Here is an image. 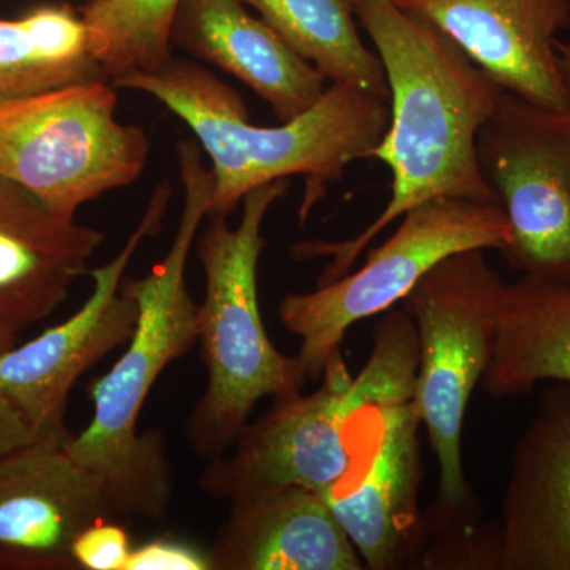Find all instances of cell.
I'll list each match as a JSON object with an SVG mask.
<instances>
[{"mask_svg":"<svg viewBox=\"0 0 570 570\" xmlns=\"http://www.w3.org/2000/svg\"><path fill=\"white\" fill-rule=\"evenodd\" d=\"M354 9L387 77L389 129L371 159L392 171V197L354 238L292 247L295 261L328 258L317 285L347 275L379 234L423 202L453 197L498 204L480 168L478 137L502 89L436 26L393 0H354Z\"/></svg>","mask_w":570,"mask_h":570,"instance_id":"obj_1","label":"cell"},{"mask_svg":"<svg viewBox=\"0 0 570 570\" xmlns=\"http://www.w3.org/2000/svg\"><path fill=\"white\" fill-rule=\"evenodd\" d=\"M184 187L178 232L167 255L142 277L122 279L138 306L137 328L115 366L91 385L94 415L66 452L102 479L118 517L160 520L174 499L167 441L159 430L138 433L142 406L165 367L198 341V305L186 266L213 200V175L194 140L176 146Z\"/></svg>","mask_w":570,"mask_h":570,"instance_id":"obj_2","label":"cell"},{"mask_svg":"<svg viewBox=\"0 0 570 570\" xmlns=\"http://www.w3.org/2000/svg\"><path fill=\"white\" fill-rule=\"evenodd\" d=\"M153 96L193 130L212 163L208 214L230 216L247 194L265 184L302 176L299 220L340 181L347 165L371 159L389 129L387 100L333 82L309 110L276 127L249 122L245 100L212 70L171 56L151 71L112 80Z\"/></svg>","mask_w":570,"mask_h":570,"instance_id":"obj_3","label":"cell"},{"mask_svg":"<svg viewBox=\"0 0 570 570\" xmlns=\"http://www.w3.org/2000/svg\"><path fill=\"white\" fill-rule=\"evenodd\" d=\"M417 367L414 321L406 309L392 307L374 326L373 351L356 376L337 352L316 392L273 401L228 452L209 460L200 489L228 502L291 487L318 494L335 489L365 452L374 406L415 385Z\"/></svg>","mask_w":570,"mask_h":570,"instance_id":"obj_4","label":"cell"},{"mask_svg":"<svg viewBox=\"0 0 570 570\" xmlns=\"http://www.w3.org/2000/svg\"><path fill=\"white\" fill-rule=\"evenodd\" d=\"M287 189L288 179H281L250 190L242 223L232 228L227 216L208 214L204 234L195 239L206 277L198 343L208 382L187 419L186 436L206 461L230 450L258 401L294 396L307 382L298 356L281 354L269 340L258 306L262 227Z\"/></svg>","mask_w":570,"mask_h":570,"instance_id":"obj_5","label":"cell"},{"mask_svg":"<svg viewBox=\"0 0 570 570\" xmlns=\"http://www.w3.org/2000/svg\"><path fill=\"white\" fill-rule=\"evenodd\" d=\"M505 285L483 249H471L439 262L403 299L419 337L415 409L439 464L436 498L425 513L426 543L480 528L461 439L472 393L490 363Z\"/></svg>","mask_w":570,"mask_h":570,"instance_id":"obj_6","label":"cell"},{"mask_svg":"<svg viewBox=\"0 0 570 570\" xmlns=\"http://www.w3.org/2000/svg\"><path fill=\"white\" fill-rule=\"evenodd\" d=\"M108 80L70 82L0 104V176L56 216L77 220L94 198L130 186L148 163V135L122 124Z\"/></svg>","mask_w":570,"mask_h":570,"instance_id":"obj_7","label":"cell"},{"mask_svg":"<svg viewBox=\"0 0 570 570\" xmlns=\"http://www.w3.org/2000/svg\"><path fill=\"white\" fill-rule=\"evenodd\" d=\"M509 242L508 217L498 204L439 197L409 209L395 234L367 254L362 268L281 299L277 313L299 337L296 356L307 381H321L352 325L403 302L439 262L463 250L501 253Z\"/></svg>","mask_w":570,"mask_h":570,"instance_id":"obj_8","label":"cell"},{"mask_svg":"<svg viewBox=\"0 0 570 570\" xmlns=\"http://www.w3.org/2000/svg\"><path fill=\"white\" fill-rule=\"evenodd\" d=\"M478 156L508 217L505 264L520 276L570 285V110L502 91L480 129Z\"/></svg>","mask_w":570,"mask_h":570,"instance_id":"obj_9","label":"cell"},{"mask_svg":"<svg viewBox=\"0 0 570 570\" xmlns=\"http://www.w3.org/2000/svg\"><path fill=\"white\" fill-rule=\"evenodd\" d=\"M170 194L160 184L121 253L89 272L94 291L80 311L0 355V395L24 415L39 439L70 438L66 414L71 389L89 367L132 337L138 306L122 291V279L142 239L163 227Z\"/></svg>","mask_w":570,"mask_h":570,"instance_id":"obj_10","label":"cell"},{"mask_svg":"<svg viewBox=\"0 0 570 570\" xmlns=\"http://www.w3.org/2000/svg\"><path fill=\"white\" fill-rule=\"evenodd\" d=\"M415 385L374 406L365 452L351 475L321 493L371 570L419 569L426 546L420 512L422 426Z\"/></svg>","mask_w":570,"mask_h":570,"instance_id":"obj_11","label":"cell"},{"mask_svg":"<svg viewBox=\"0 0 570 570\" xmlns=\"http://www.w3.org/2000/svg\"><path fill=\"white\" fill-rule=\"evenodd\" d=\"M63 445L37 439L0 456V570H78L75 539L119 519L102 479Z\"/></svg>","mask_w":570,"mask_h":570,"instance_id":"obj_12","label":"cell"},{"mask_svg":"<svg viewBox=\"0 0 570 570\" xmlns=\"http://www.w3.org/2000/svg\"><path fill=\"white\" fill-rule=\"evenodd\" d=\"M436 26L502 91L569 111L558 33L570 29V0H393Z\"/></svg>","mask_w":570,"mask_h":570,"instance_id":"obj_13","label":"cell"},{"mask_svg":"<svg viewBox=\"0 0 570 570\" xmlns=\"http://www.w3.org/2000/svg\"><path fill=\"white\" fill-rule=\"evenodd\" d=\"M502 570H570V385L554 382L521 434L498 521Z\"/></svg>","mask_w":570,"mask_h":570,"instance_id":"obj_14","label":"cell"},{"mask_svg":"<svg viewBox=\"0 0 570 570\" xmlns=\"http://www.w3.org/2000/svg\"><path fill=\"white\" fill-rule=\"evenodd\" d=\"M104 242V232L56 216L0 176V322L20 333L50 316Z\"/></svg>","mask_w":570,"mask_h":570,"instance_id":"obj_15","label":"cell"},{"mask_svg":"<svg viewBox=\"0 0 570 570\" xmlns=\"http://www.w3.org/2000/svg\"><path fill=\"white\" fill-rule=\"evenodd\" d=\"M206 554L214 570L366 569L325 499L298 487L232 501Z\"/></svg>","mask_w":570,"mask_h":570,"instance_id":"obj_16","label":"cell"},{"mask_svg":"<svg viewBox=\"0 0 570 570\" xmlns=\"http://www.w3.org/2000/svg\"><path fill=\"white\" fill-rule=\"evenodd\" d=\"M170 41L245 82L281 122L309 110L325 92L321 71L239 0H179Z\"/></svg>","mask_w":570,"mask_h":570,"instance_id":"obj_17","label":"cell"},{"mask_svg":"<svg viewBox=\"0 0 570 570\" xmlns=\"http://www.w3.org/2000/svg\"><path fill=\"white\" fill-rule=\"evenodd\" d=\"M542 382L570 385V285L520 276L505 285L482 387L505 397Z\"/></svg>","mask_w":570,"mask_h":570,"instance_id":"obj_18","label":"cell"},{"mask_svg":"<svg viewBox=\"0 0 570 570\" xmlns=\"http://www.w3.org/2000/svg\"><path fill=\"white\" fill-rule=\"evenodd\" d=\"M88 80L110 78L92 56L80 10L58 3L0 20V104Z\"/></svg>","mask_w":570,"mask_h":570,"instance_id":"obj_19","label":"cell"},{"mask_svg":"<svg viewBox=\"0 0 570 570\" xmlns=\"http://www.w3.org/2000/svg\"><path fill=\"white\" fill-rule=\"evenodd\" d=\"M325 80L356 86L390 99L377 52L367 50L355 24L354 0H239Z\"/></svg>","mask_w":570,"mask_h":570,"instance_id":"obj_20","label":"cell"},{"mask_svg":"<svg viewBox=\"0 0 570 570\" xmlns=\"http://www.w3.org/2000/svg\"><path fill=\"white\" fill-rule=\"evenodd\" d=\"M179 0H97L81 6L96 61L110 80L151 71L171 58L170 28Z\"/></svg>","mask_w":570,"mask_h":570,"instance_id":"obj_21","label":"cell"},{"mask_svg":"<svg viewBox=\"0 0 570 570\" xmlns=\"http://www.w3.org/2000/svg\"><path fill=\"white\" fill-rule=\"evenodd\" d=\"M130 553L129 534L112 520L86 528L71 546L78 570H126Z\"/></svg>","mask_w":570,"mask_h":570,"instance_id":"obj_22","label":"cell"},{"mask_svg":"<svg viewBox=\"0 0 570 570\" xmlns=\"http://www.w3.org/2000/svg\"><path fill=\"white\" fill-rule=\"evenodd\" d=\"M208 554L171 539H156L132 549L126 570H208Z\"/></svg>","mask_w":570,"mask_h":570,"instance_id":"obj_23","label":"cell"},{"mask_svg":"<svg viewBox=\"0 0 570 570\" xmlns=\"http://www.w3.org/2000/svg\"><path fill=\"white\" fill-rule=\"evenodd\" d=\"M39 436L9 400L0 395V456L32 444Z\"/></svg>","mask_w":570,"mask_h":570,"instance_id":"obj_24","label":"cell"},{"mask_svg":"<svg viewBox=\"0 0 570 570\" xmlns=\"http://www.w3.org/2000/svg\"><path fill=\"white\" fill-rule=\"evenodd\" d=\"M557 55L558 63H560L562 80H564L566 88H568L570 94V39L564 41H557Z\"/></svg>","mask_w":570,"mask_h":570,"instance_id":"obj_25","label":"cell"},{"mask_svg":"<svg viewBox=\"0 0 570 570\" xmlns=\"http://www.w3.org/2000/svg\"><path fill=\"white\" fill-rule=\"evenodd\" d=\"M17 335L18 333L13 328L0 322V355L17 346Z\"/></svg>","mask_w":570,"mask_h":570,"instance_id":"obj_26","label":"cell"},{"mask_svg":"<svg viewBox=\"0 0 570 570\" xmlns=\"http://www.w3.org/2000/svg\"><path fill=\"white\" fill-rule=\"evenodd\" d=\"M92 2H97V0H81L82 6H89Z\"/></svg>","mask_w":570,"mask_h":570,"instance_id":"obj_27","label":"cell"}]
</instances>
